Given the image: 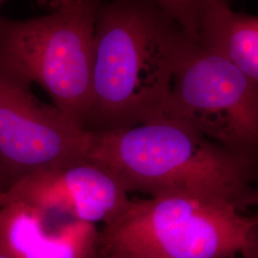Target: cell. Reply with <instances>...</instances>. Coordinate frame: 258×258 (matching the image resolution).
I'll return each mask as SVG.
<instances>
[{
    "instance_id": "5b68a950",
    "label": "cell",
    "mask_w": 258,
    "mask_h": 258,
    "mask_svg": "<svg viewBox=\"0 0 258 258\" xmlns=\"http://www.w3.org/2000/svg\"><path fill=\"white\" fill-rule=\"evenodd\" d=\"M166 116L231 152L258 160V86L191 39L176 67Z\"/></svg>"
},
{
    "instance_id": "5bb4252c",
    "label": "cell",
    "mask_w": 258,
    "mask_h": 258,
    "mask_svg": "<svg viewBox=\"0 0 258 258\" xmlns=\"http://www.w3.org/2000/svg\"><path fill=\"white\" fill-rule=\"evenodd\" d=\"M7 1H8V0H0V10H1V8L3 7V5H4ZM38 1H39L40 3H43L45 0H38Z\"/></svg>"
},
{
    "instance_id": "9a60e30c",
    "label": "cell",
    "mask_w": 258,
    "mask_h": 258,
    "mask_svg": "<svg viewBox=\"0 0 258 258\" xmlns=\"http://www.w3.org/2000/svg\"><path fill=\"white\" fill-rule=\"evenodd\" d=\"M0 258H11V257H9V256H7V255H6V254H4V253H3V252H1V251H0Z\"/></svg>"
},
{
    "instance_id": "8992f818",
    "label": "cell",
    "mask_w": 258,
    "mask_h": 258,
    "mask_svg": "<svg viewBox=\"0 0 258 258\" xmlns=\"http://www.w3.org/2000/svg\"><path fill=\"white\" fill-rule=\"evenodd\" d=\"M31 86L0 66V172L5 188L86 154L89 132L41 102Z\"/></svg>"
},
{
    "instance_id": "9c48e42d",
    "label": "cell",
    "mask_w": 258,
    "mask_h": 258,
    "mask_svg": "<svg viewBox=\"0 0 258 258\" xmlns=\"http://www.w3.org/2000/svg\"><path fill=\"white\" fill-rule=\"evenodd\" d=\"M197 41L258 86V17L233 12L228 0H214L204 14Z\"/></svg>"
},
{
    "instance_id": "8fae6325",
    "label": "cell",
    "mask_w": 258,
    "mask_h": 258,
    "mask_svg": "<svg viewBox=\"0 0 258 258\" xmlns=\"http://www.w3.org/2000/svg\"><path fill=\"white\" fill-rule=\"evenodd\" d=\"M240 252L242 258H258V221L257 225L250 232L249 239Z\"/></svg>"
},
{
    "instance_id": "ba28073f",
    "label": "cell",
    "mask_w": 258,
    "mask_h": 258,
    "mask_svg": "<svg viewBox=\"0 0 258 258\" xmlns=\"http://www.w3.org/2000/svg\"><path fill=\"white\" fill-rule=\"evenodd\" d=\"M96 225L0 198V251L11 258H95Z\"/></svg>"
},
{
    "instance_id": "7c38bea8",
    "label": "cell",
    "mask_w": 258,
    "mask_h": 258,
    "mask_svg": "<svg viewBox=\"0 0 258 258\" xmlns=\"http://www.w3.org/2000/svg\"><path fill=\"white\" fill-rule=\"evenodd\" d=\"M95 258H143L138 255L129 253L126 251L118 250V249H109L100 246L98 244V249Z\"/></svg>"
},
{
    "instance_id": "52a82bcc",
    "label": "cell",
    "mask_w": 258,
    "mask_h": 258,
    "mask_svg": "<svg viewBox=\"0 0 258 258\" xmlns=\"http://www.w3.org/2000/svg\"><path fill=\"white\" fill-rule=\"evenodd\" d=\"M127 194L107 171L81 160L25 176L1 190L0 198L109 226L128 208L131 200Z\"/></svg>"
},
{
    "instance_id": "ac0fdd59",
    "label": "cell",
    "mask_w": 258,
    "mask_h": 258,
    "mask_svg": "<svg viewBox=\"0 0 258 258\" xmlns=\"http://www.w3.org/2000/svg\"><path fill=\"white\" fill-rule=\"evenodd\" d=\"M1 190H3V189H2V188H1V187H0V191H1Z\"/></svg>"
},
{
    "instance_id": "30bf717a",
    "label": "cell",
    "mask_w": 258,
    "mask_h": 258,
    "mask_svg": "<svg viewBox=\"0 0 258 258\" xmlns=\"http://www.w3.org/2000/svg\"><path fill=\"white\" fill-rule=\"evenodd\" d=\"M171 19L183 28L186 35L198 40L204 14L214 0H152Z\"/></svg>"
},
{
    "instance_id": "6da1fadb",
    "label": "cell",
    "mask_w": 258,
    "mask_h": 258,
    "mask_svg": "<svg viewBox=\"0 0 258 258\" xmlns=\"http://www.w3.org/2000/svg\"><path fill=\"white\" fill-rule=\"evenodd\" d=\"M191 39L152 0H104L83 130L126 128L166 116L176 67Z\"/></svg>"
},
{
    "instance_id": "7a4b0ae2",
    "label": "cell",
    "mask_w": 258,
    "mask_h": 258,
    "mask_svg": "<svg viewBox=\"0 0 258 258\" xmlns=\"http://www.w3.org/2000/svg\"><path fill=\"white\" fill-rule=\"evenodd\" d=\"M94 158L127 194L183 191L223 199L237 209L258 179L257 159L237 155L167 116L103 131Z\"/></svg>"
},
{
    "instance_id": "3957f363",
    "label": "cell",
    "mask_w": 258,
    "mask_h": 258,
    "mask_svg": "<svg viewBox=\"0 0 258 258\" xmlns=\"http://www.w3.org/2000/svg\"><path fill=\"white\" fill-rule=\"evenodd\" d=\"M103 1L45 0L46 15L0 17V66L42 87L82 129L91 101L95 29Z\"/></svg>"
},
{
    "instance_id": "4fadbf2b",
    "label": "cell",
    "mask_w": 258,
    "mask_h": 258,
    "mask_svg": "<svg viewBox=\"0 0 258 258\" xmlns=\"http://www.w3.org/2000/svg\"><path fill=\"white\" fill-rule=\"evenodd\" d=\"M251 206H258V188H252L239 204V209H245Z\"/></svg>"
},
{
    "instance_id": "e0dca14e",
    "label": "cell",
    "mask_w": 258,
    "mask_h": 258,
    "mask_svg": "<svg viewBox=\"0 0 258 258\" xmlns=\"http://www.w3.org/2000/svg\"><path fill=\"white\" fill-rule=\"evenodd\" d=\"M255 216H256V218H257V221H258V213H257V214H256V215H255Z\"/></svg>"
},
{
    "instance_id": "2e32d148",
    "label": "cell",
    "mask_w": 258,
    "mask_h": 258,
    "mask_svg": "<svg viewBox=\"0 0 258 258\" xmlns=\"http://www.w3.org/2000/svg\"><path fill=\"white\" fill-rule=\"evenodd\" d=\"M0 184H4V183H3V179H2V175H1V172H0ZM0 187L3 189V187H2L1 185H0ZM4 187H5V186H4Z\"/></svg>"
},
{
    "instance_id": "277c9868",
    "label": "cell",
    "mask_w": 258,
    "mask_h": 258,
    "mask_svg": "<svg viewBox=\"0 0 258 258\" xmlns=\"http://www.w3.org/2000/svg\"><path fill=\"white\" fill-rule=\"evenodd\" d=\"M257 225L231 202L183 191L132 201L99 245L143 258H231Z\"/></svg>"
}]
</instances>
